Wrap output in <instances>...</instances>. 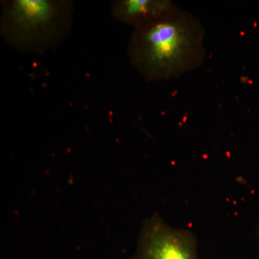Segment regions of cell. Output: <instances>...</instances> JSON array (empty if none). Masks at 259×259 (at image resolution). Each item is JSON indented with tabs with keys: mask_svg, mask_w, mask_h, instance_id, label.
<instances>
[{
	"mask_svg": "<svg viewBox=\"0 0 259 259\" xmlns=\"http://www.w3.org/2000/svg\"><path fill=\"white\" fill-rule=\"evenodd\" d=\"M258 234H259V231H258Z\"/></svg>",
	"mask_w": 259,
	"mask_h": 259,
	"instance_id": "5b68a950",
	"label": "cell"
},
{
	"mask_svg": "<svg viewBox=\"0 0 259 259\" xmlns=\"http://www.w3.org/2000/svg\"><path fill=\"white\" fill-rule=\"evenodd\" d=\"M1 5L0 34L18 52L44 54L71 32L74 3L70 0H10Z\"/></svg>",
	"mask_w": 259,
	"mask_h": 259,
	"instance_id": "7a4b0ae2",
	"label": "cell"
},
{
	"mask_svg": "<svg viewBox=\"0 0 259 259\" xmlns=\"http://www.w3.org/2000/svg\"><path fill=\"white\" fill-rule=\"evenodd\" d=\"M134 259H199L197 238L155 214L144 223Z\"/></svg>",
	"mask_w": 259,
	"mask_h": 259,
	"instance_id": "3957f363",
	"label": "cell"
},
{
	"mask_svg": "<svg viewBox=\"0 0 259 259\" xmlns=\"http://www.w3.org/2000/svg\"><path fill=\"white\" fill-rule=\"evenodd\" d=\"M176 8L168 0H115L111 3L112 18L134 28L155 21Z\"/></svg>",
	"mask_w": 259,
	"mask_h": 259,
	"instance_id": "277c9868",
	"label": "cell"
},
{
	"mask_svg": "<svg viewBox=\"0 0 259 259\" xmlns=\"http://www.w3.org/2000/svg\"><path fill=\"white\" fill-rule=\"evenodd\" d=\"M204 40V29L198 19L177 8L134 28L129 42L130 63L148 81L177 78L202 64Z\"/></svg>",
	"mask_w": 259,
	"mask_h": 259,
	"instance_id": "6da1fadb",
	"label": "cell"
}]
</instances>
